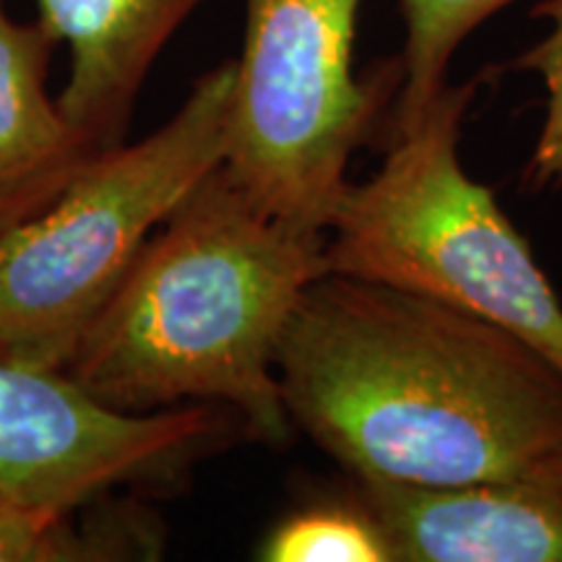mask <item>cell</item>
I'll use <instances>...</instances> for the list:
<instances>
[{
    "label": "cell",
    "instance_id": "6da1fadb",
    "mask_svg": "<svg viewBox=\"0 0 562 562\" xmlns=\"http://www.w3.org/2000/svg\"><path fill=\"white\" fill-rule=\"evenodd\" d=\"M294 430L347 480L451 487L562 456V370L495 323L323 273L277 349Z\"/></svg>",
    "mask_w": 562,
    "mask_h": 562
},
{
    "label": "cell",
    "instance_id": "7a4b0ae2",
    "mask_svg": "<svg viewBox=\"0 0 562 562\" xmlns=\"http://www.w3.org/2000/svg\"><path fill=\"white\" fill-rule=\"evenodd\" d=\"M323 273L326 237L263 214L220 167L154 232L63 372L125 414L227 406L252 442L281 448L294 427L279 391V339Z\"/></svg>",
    "mask_w": 562,
    "mask_h": 562
},
{
    "label": "cell",
    "instance_id": "3957f363",
    "mask_svg": "<svg viewBox=\"0 0 562 562\" xmlns=\"http://www.w3.org/2000/svg\"><path fill=\"white\" fill-rule=\"evenodd\" d=\"M482 76L448 83L389 136L368 180L341 193L326 229L328 271L440 300L505 328L562 370V302L487 186L461 161Z\"/></svg>",
    "mask_w": 562,
    "mask_h": 562
},
{
    "label": "cell",
    "instance_id": "277c9868",
    "mask_svg": "<svg viewBox=\"0 0 562 562\" xmlns=\"http://www.w3.org/2000/svg\"><path fill=\"white\" fill-rule=\"evenodd\" d=\"M235 60L206 70L178 112L91 154L58 199L0 235V351L63 370L151 235L224 165Z\"/></svg>",
    "mask_w": 562,
    "mask_h": 562
},
{
    "label": "cell",
    "instance_id": "5b68a950",
    "mask_svg": "<svg viewBox=\"0 0 562 562\" xmlns=\"http://www.w3.org/2000/svg\"><path fill=\"white\" fill-rule=\"evenodd\" d=\"M362 0H243L222 170L286 227L326 237L349 161L389 115L402 58L355 76Z\"/></svg>",
    "mask_w": 562,
    "mask_h": 562
},
{
    "label": "cell",
    "instance_id": "8992f818",
    "mask_svg": "<svg viewBox=\"0 0 562 562\" xmlns=\"http://www.w3.org/2000/svg\"><path fill=\"white\" fill-rule=\"evenodd\" d=\"M252 442L237 412L188 404L115 412L63 370L0 351V495L83 508L112 490L161 487L195 463Z\"/></svg>",
    "mask_w": 562,
    "mask_h": 562
},
{
    "label": "cell",
    "instance_id": "52a82bcc",
    "mask_svg": "<svg viewBox=\"0 0 562 562\" xmlns=\"http://www.w3.org/2000/svg\"><path fill=\"white\" fill-rule=\"evenodd\" d=\"M393 562H562V456L497 480H349Z\"/></svg>",
    "mask_w": 562,
    "mask_h": 562
},
{
    "label": "cell",
    "instance_id": "ba28073f",
    "mask_svg": "<svg viewBox=\"0 0 562 562\" xmlns=\"http://www.w3.org/2000/svg\"><path fill=\"white\" fill-rule=\"evenodd\" d=\"M45 32L68 47L58 104L94 151L121 144L154 63L206 0H34Z\"/></svg>",
    "mask_w": 562,
    "mask_h": 562
},
{
    "label": "cell",
    "instance_id": "9c48e42d",
    "mask_svg": "<svg viewBox=\"0 0 562 562\" xmlns=\"http://www.w3.org/2000/svg\"><path fill=\"white\" fill-rule=\"evenodd\" d=\"M55 47L40 21H16L0 0V235L50 206L97 154L47 89Z\"/></svg>",
    "mask_w": 562,
    "mask_h": 562
},
{
    "label": "cell",
    "instance_id": "30bf717a",
    "mask_svg": "<svg viewBox=\"0 0 562 562\" xmlns=\"http://www.w3.org/2000/svg\"><path fill=\"white\" fill-rule=\"evenodd\" d=\"M406 24L402 89L389 112V128L402 131L425 115L448 87L453 55L484 21L518 0H398Z\"/></svg>",
    "mask_w": 562,
    "mask_h": 562
},
{
    "label": "cell",
    "instance_id": "8fae6325",
    "mask_svg": "<svg viewBox=\"0 0 562 562\" xmlns=\"http://www.w3.org/2000/svg\"><path fill=\"white\" fill-rule=\"evenodd\" d=\"M79 510L74 505L0 495V562L121 560L140 558L151 550L149 544L133 542L136 537H149L146 526L125 531L131 526L121 521L79 531Z\"/></svg>",
    "mask_w": 562,
    "mask_h": 562
},
{
    "label": "cell",
    "instance_id": "7c38bea8",
    "mask_svg": "<svg viewBox=\"0 0 562 562\" xmlns=\"http://www.w3.org/2000/svg\"><path fill=\"white\" fill-rule=\"evenodd\" d=\"M266 562H393L381 526L355 497L294 510L266 533Z\"/></svg>",
    "mask_w": 562,
    "mask_h": 562
},
{
    "label": "cell",
    "instance_id": "4fadbf2b",
    "mask_svg": "<svg viewBox=\"0 0 562 562\" xmlns=\"http://www.w3.org/2000/svg\"><path fill=\"white\" fill-rule=\"evenodd\" d=\"M531 16L552 24L547 37L516 60L526 74L539 76L547 89L544 123L524 170V188L539 193L562 186V0H542Z\"/></svg>",
    "mask_w": 562,
    "mask_h": 562
}]
</instances>
